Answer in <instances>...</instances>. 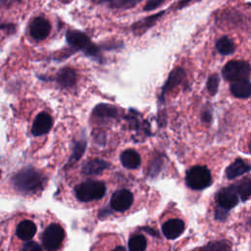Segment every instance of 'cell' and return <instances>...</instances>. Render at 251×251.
Listing matches in <instances>:
<instances>
[{
  "label": "cell",
  "mask_w": 251,
  "mask_h": 251,
  "mask_svg": "<svg viewBox=\"0 0 251 251\" xmlns=\"http://www.w3.org/2000/svg\"><path fill=\"white\" fill-rule=\"evenodd\" d=\"M93 136H95V137H93V138H95L96 139V141L98 140V139H100L101 141H100V143H104V141H105V133L103 132V131H93Z\"/></svg>",
  "instance_id": "cell-30"
},
{
  "label": "cell",
  "mask_w": 251,
  "mask_h": 251,
  "mask_svg": "<svg viewBox=\"0 0 251 251\" xmlns=\"http://www.w3.org/2000/svg\"><path fill=\"white\" fill-rule=\"evenodd\" d=\"M97 2L102 3H108L110 7L112 8H118V9H128L136 4H138L141 0H95Z\"/></svg>",
  "instance_id": "cell-23"
},
{
  "label": "cell",
  "mask_w": 251,
  "mask_h": 251,
  "mask_svg": "<svg viewBox=\"0 0 251 251\" xmlns=\"http://www.w3.org/2000/svg\"><path fill=\"white\" fill-rule=\"evenodd\" d=\"M65 230L59 224L52 223L45 227L42 236V246L46 251H57L63 244Z\"/></svg>",
  "instance_id": "cell-5"
},
{
  "label": "cell",
  "mask_w": 251,
  "mask_h": 251,
  "mask_svg": "<svg viewBox=\"0 0 251 251\" xmlns=\"http://www.w3.org/2000/svg\"><path fill=\"white\" fill-rule=\"evenodd\" d=\"M129 251H145L147 248V238L141 233H135L130 235L128 239Z\"/></svg>",
  "instance_id": "cell-21"
},
{
  "label": "cell",
  "mask_w": 251,
  "mask_h": 251,
  "mask_svg": "<svg viewBox=\"0 0 251 251\" xmlns=\"http://www.w3.org/2000/svg\"><path fill=\"white\" fill-rule=\"evenodd\" d=\"M28 32L32 39L37 41L44 40L51 32V24L43 17H35L29 25Z\"/></svg>",
  "instance_id": "cell-9"
},
{
  "label": "cell",
  "mask_w": 251,
  "mask_h": 251,
  "mask_svg": "<svg viewBox=\"0 0 251 251\" xmlns=\"http://www.w3.org/2000/svg\"><path fill=\"white\" fill-rule=\"evenodd\" d=\"M112 251H126V248L123 245H117L115 248L112 249Z\"/></svg>",
  "instance_id": "cell-33"
},
{
  "label": "cell",
  "mask_w": 251,
  "mask_h": 251,
  "mask_svg": "<svg viewBox=\"0 0 251 251\" xmlns=\"http://www.w3.org/2000/svg\"><path fill=\"white\" fill-rule=\"evenodd\" d=\"M43 176L32 168H25L12 177V183L21 192H32L43 184Z\"/></svg>",
  "instance_id": "cell-2"
},
{
  "label": "cell",
  "mask_w": 251,
  "mask_h": 251,
  "mask_svg": "<svg viewBox=\"0 0 251 251\" xmlns=\"http://www.w3.org/2000/svg\"><path fill=\"white\" fill-rule=\"evenodd\" d=\"M133 193L126 188H121L115 191L111 197L110 205L117 212H126L133 204Z\"/></svg>",
  "instance_id": "cell-7"
},
{
  "label": "cell",
  "mask_w": 251,
  "mask_h": 251,
  "mask_svg": "<svg viewBox=\"0 0 251 251\" xmlns=\"http://www.w3.org/2000/svg\"><path fill=\"white\" fill-rule=\"evenodd\" d=\"M238 195L241 197L243 201L247 200L250 196V180L248 178H245L242 180L239 185L236 187Z\"/></svg>",
  "instance_id": "cell-24"
},
{
  "label": "cell",
  "mask_w": 251,
  "mask_h": 251,
  "mask_svg": "<svg viewBox=\"0 0 251 251\" xmlns=\"http://www.w3.org/2000/svg\"><path fill=\"white\" fill-rule=\"evenodd\" d=\"M217 201L219 206L227 211L238 203V192L235 185H230L221 189L217 196Z\"/></svg>",
  "instance_id": "cell-10"
},
{
  "label": "cell",
  "mask_w": 251,
  "mask_h": 251,
  "mask_svg": "<svg viewBox=\"0 0 251 251\" xmlns=\"http://www.w3.org/2000/svg\"><path fill=\"white\" fill-rule=\"evenodd\" d=\"M67 42L74 47V50H79L86 56L93 58L98 62H102V55L100 48L94 44L90 38L82 31L70 29L66 33Z\"/></svg>",
  "instance_id": "cell-1"
},
{
  "label": "cell",
  "mask_w": 251,
  "mask_h": 251,
  "mask_svg": "<svg viewBox=\"0 0 251 251\" xmlns=\"http://www.w3.org/2000/svg\"><path fill=\"white\" fill-rule=\"evenodd\" d=\"M22 251H43V248L39 243L34 242V241H30V242L25 243L23 246Z\"/></svg>",
  "instance_id": "cell-29"
},
{
  "label": "cell",
  "mask_w": 251,
  "mask_h": 251,
  "mask_svg": "<svg viewBox=\"0 0 251 251\" xmlns=\"http://www.w3.org/2000/svg\"><path fill=\"white\" fill-rule=\"evenodd\" d=\"M167 0H148L143 8L144 11H153L155 9H157L158 7H160L164 2H166Z\"/></svg>",
  "instance_id": "cell-28"
},
{
  "label": "cell",
  "mask_w": 251,
  "mask_h": 251,
  "mask_svg": "<svg viewBox=\"0 0 251 251\" xmlns=\"http://www.w3.org/2000/svg\"><path fill=\"white\" fill-rule=\"evenodd\" d=\"M55 80L60 86L64 88L73 87L76 82V73L71 67H64L57 72Z\"/></svg>",
  "instance_id": "cell-13"
},
{
  "label": "cell",
  "mask_w": 251,
  "mask_h": 251,
  "mask_svg": "<svg viewBox=\"0 0 251 251\" xmlns=\"http://www.w3.org/2000/svg\"><path fill=\"white\" fill-rule=\"evenodd\" d=\"M86 147V141L84 139H78L74 143L72 160H77L84 152Z\"/></svg>",
  "instance_id": "cell-25"
},
{
  "label": "cell",
  "mask_w": 251,
  "mask_h": 251,
  "mask_svg": "<svg viewBox=\"0 0 251 251\" xmlns=\"http://www.w3.org/2000/svg\"><path fill=\"white\" fill-rule=\"evenodd\" d=\"M192 0H179L177 3V9H181L183 7H185L186 5H188V3H190Z\"/></svg>",
  "instance_id": "cell-32"
},
{
  "label": "cell",
  "mask_w": 251,
  "mask_h": 251,
  "mask_svg": "<svg viewBox=\"0 0 251 251\" xmlns=\"http://www.w3.org/2000/svg\"><path fill=\"white\" fill-rule=\"evenodd\" d=\"M61 3H63V4H69V3H71L72 1H74V0H59Z\"/></svg>",
  "instance_id": "cell-34"
},
{
  "label": "cell",
  "mask_w": 251,
  "mask_h": 251,
  "mask_svg": "<svg viewBox=\"0 0 251 251\" xmlns=\"http://www.w3.org/2000/svg\"><path fill=\"white\" fill-rule=\"evenodd\" d=\"M120 160L123 166L129 170L136 169L141 164L140 155L133 149H126L123 151V153L120 156Z\"/></svg>",
  "instance_id": "cell-17"
},
{
  "label": "cell",
  "mask_w": 251,
  "mask_h": 251,
  "mask_svg": "<svg viewBox=\"0 0 251 251\" xmlns=\"http://www.w3.org/2000/svg\"><path fill=\"white\" fill-rule=\"evenodd\" d=\"M106 193L105 183L97 179H87L75 187V195L79 202L88 203L101 199Z\"/></svg>",
  "instance_id": "cell-3"
},
{
  "label": "cell",
  "mask_w": 251,
  "mask_h": 251,
  "mask_svg": "<svg viewBox=\"0 0 251 251\" xmlns=\"http://www.w3.org/2000/svg\"><path fill=\"white\" fill-rule=\"evenodd\" d=\"M36 226L31 220H23L16 228V235L25 241L30 240L36 233Z\"/></svg>",
  "instance_id": "cell-16"
},
{
  "label": "cell",
  "mask_w": 251,
  "mask_h": 251,
  "mask_svg": "<svg viewBox=\"0 0 251 251\" xmlns=\"http://www.w3.org/2000/svg\"><path fill=\"white\" fill-rule=\"evenodd\" d=\"M165 14V11H160L157 14H154L152 16L146 17L136 23H134L132 25V29L138 33H142L144 32L147 28L151 27L152 25H154L156 24V22L158 21V19H160L163 15Z\"/></svg>",
  "instance_id": "cell-19"
},
{
  "label": "cell",
  "mask_w": 251,
  "mask_h": 251,
  "mask_svg": "<svg viewBox=\"0 0 251 251\" xmlns=\"http://www.w3.org/2000/svg\"><path fill=\"white\" fill-rule=\"evenodd\" d=\"M201 251H228L226 243H213L204 247Z\"/></svg>",
  "instance_id": "cell-27"
},
{
  "label": "cell",
  "mask_w": 251,
  "mask_h": 251,
  "mask_svg": "<svg viewBox=\"0 0 251 251\" xmlns=\"http://www.w3.org/2000/svg\"><path fill=\"white\" fill-rule=\"evenodd\" d=\"M186 184L195 190L207 188L212 183V175L205 166H194L190 168L185 176Z\"/></svg>",
  "instance_id": "cell-4"
},
{
  "label": "cell",
  "mask_w": 251,
  "mask_h": 251,
  "mask_svg": "<svg viewBox=\"0 0 251 251\" xmlns=\"http://www.w3.org/2000/svg\"><path fill=\"white\" fill-rule=\"evenodd\" d=\"M201 119L203 122L205 123H210V121L212 120V115H211V112L209 110H206L202 113V116H201Z\"/></svg>",
  "instance_id": "cell-31"
},
{
  "label": "cell",
  "mask_w": 251,
  "mask_h": 251,
  "mask_svg": "<svg viewBox=\"0 0 251 251\" xmlns=\"http://www.w3.org/2000/svg\"><path fill=\"white\" fill-rule=\"evenodd\" d=\"M216 49L217 51L225 56L231 55L235 51V45L233 41L228 36H222L216 42Z\"/></svg>",
  "instance_id": "cell-20"
},
{
  "label": "cell",
  "mask_w": 251,
  "mask_h": 251,
  "mask_svg": "<svg viewBox=\"0 0 251 251\" xmlns=\"http://www.w3.org/2000/svg\"><path fill=\"white\" fill-rule=\"evenodd\" d=\"M186 77V72L181 67H176L169 75L167 80L165 81L164 85L161 88V94L159 96V104H163L165 102V94L172 90L173 88L176 87L177 85L181 84Z\"/></svg>",
  "instance_id": "cell-8"
},
{
  "label": "cell",
  "mask_w": 251,
  "mask_h": 251,
  "mask_svg": "<svg viewBox=\"0 0 251 251\" xmlns=\"http://www.w3.org/2000/svg\"><path fill=\"white\" fill-rule=\"evenodd\" d=\"M222 75L226 80L236 81L250 76V65L245 61H229L223 68Z\"/></svg>",
  "instance_id": "cell-6"
},
{
  "label": "cell",
  "mask_w": 251,
  "mask_h": 251,
  "mask_svg": "<svg viewBox=\"0 0 251 251\" xmlns=\"http://www.w3.org/2000/svg\"><path fill=\"white\" fill-rule=\"evenodd\" d=\"M219 83H220V77H219V75H217V74L212 75L208 78L206 86H207V89H208V91L211 95H215L218 92Z\"/></svg>",
  "instance_id": "cell-26"
},
{
  "label": "cell",
  "mask_w": 251,
  "mask_h": 251,
  "mask_svg": "<svg viewBox=\"0 0 251 251\" xmlns=\"http://www.w3.org/2000/svg\"><path fill=\"white\" fill-rule=\"evenodd\" d=\"M231 94L240 99H247L251 95V82L249 78L232 81L229 86Z\"/></svg>",
  "instance_id": "cell-14"
},
{
  "label": "cell",
  "mask_w": 251,
  "mask_h": 251,
  "mask_svg": "<svg viewBox=\"0 0 251 251\" xmlns=\"http://www.w3.org/2000/svg\"><path fill=\"white\" fill-rule=\"evenodd\" d=\"M184 228V222L179 218H171L167 220L162 226L163 234L168 239L177 238L179 235L182 234Z\"/></svg>",
  "instance_id": "cell-12"
},
{
  "label": "cell",
  "mask_w": 251,
  "mask_h": 251,
  "mask_svg": "<svg viewBox=\"0 0 251 251\" xmlns=\"http://www.w3.org/2000/svg\"><path fill=\"white\" fill-rule=\"evenodd\" d=\"M92 116L98 119H104V120H110V119H116L119 117V110L116 106L107 104V103H101L96 105L92 110Z\"/></svg>",
  "instance_id": "cell-15"
},
{
  "label": "cell",
  "mask_w": 251,
  "mask_h": 251,
  "mask_svg": "<svg viewBox=\"0 0 251 251\" xmlns=\"http://www.w3.org/2000/svg\"><path fill=\"white\" fill-rule=\"evenodd\" d=\"M109 164L103 160L100 159H94L89 162H87L83 168L82 172L87 175H92V174H98L103 172L106 168H108Z\"/></svg>",
  "instance_id": "cell-22"
},
{
  "label": "cell",
  "mask_w": 251,
  "mask_h": 251,
  "mask_svg": "<svg viewBox=\"0 0 251 251\" xmlns=\"http://www.w3.org/2000/svg\"><path fill=\"white\" fill-rule=\"evenodd\" d=\"M250 166L241 159H236L233 163H231L226 170V175L227 178L232 179L235 178L247 172H249Z\"/></svg>",
  "instance_id": "cell-18"
},
{
  "label": "cell",
  "mask_w": 251,
  "mask_h": 251,
  "mask_svg": "<svg viewBox=\"0 0 251 251\" xmlns=\"http://www.w3.org/2000/svg\"><path fill=\"white\" fill-rule=\"evenodd\" d=\"M52 126V117L47 112H40L34 118L31 126V133L34 136L44 135L50 131Z\"/></svg>",
  "instance_id": "cell-11"
}]
</instances>
